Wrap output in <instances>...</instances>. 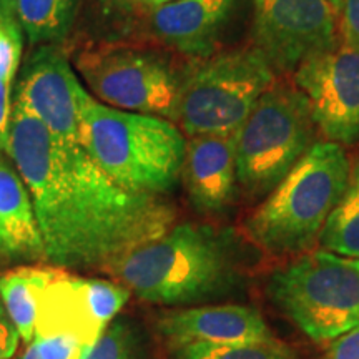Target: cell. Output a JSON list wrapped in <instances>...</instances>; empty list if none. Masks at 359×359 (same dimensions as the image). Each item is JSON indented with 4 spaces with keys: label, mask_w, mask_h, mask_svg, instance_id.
<instances>
[{
    "label": "cell",
    "mask_w": 359,
    "mask_h": 359,
    "mask_svg": "<svg viewBox=\"0 0 359 359\" xmlns=\"http://www.w3.org/2000/svg\"><path fill=\"white\" fill-rule=\"evenodd\" d=\"M6 151L32 196L45 259L103 269L173 226L158 198L123 188L77 142L62 140L13 97Z\"/></svg>",
    "instance_id": "cell-1"
},
{
    "label": "cell",
    "mask_w": 359,
    "mask_h": 359,
    "mask_svg": "<svg viewBox=\"0 0 359 359\" xmlns=\"http://www.w3.org/2000/svg\"><path fill=\"white\" fill-rule=\"evenodd\" d=\"M130 293L155 304H191L226 294L240 280L228 233L183 223L105 268Z\"/></svg>",
    "instance_id": "cell-2"
},
{
    "label": "cell",
    "mask_w": 359,
    "mask_h": 359,
    "mask_svg": "<svg viewBox=\"0 0 359 359\" xmlns=\"http://www.w3.org/2000/svg\"><path fill=\"white\" fill-rule=\"evenodd\" d=\"M79 143L127 190L161 195L182 177L187 140L161 116L118 110L90 97L80 111Z\"/></svg>",
    "instance_id": "cell-3"
},
{
    "label": "cell",
    "mask_w": 359,
    "mask_h": 359,
    "mask_svg": "<svg viewBox=\"0 0 359 359\" xmlns=\"http://www.w3.org/2000/svg\"><path fill=\"white\" fill-rule=\"evenodd\" d=\"M351 161L334 142H316L246 219L251 240L275 255L298 253L320 240L346 191Z\"/></svg>",
    "instance_id": "cell-4"
},
{
    "label": "cell",
    "mask_w": 359,
    "mask_h": 359,
    "mask_svg": "<svg viewBox=\"0 0 359 359\" xmlns=\"http://www.w3.org/2000/svg\"><path fill=\"white\" fill-rule=\"evenodd\" d=\"M314 130L303 93L273 83L233 135L238 185L251 200L269 195L316 143Z\"/></svg>",
    "instance_id": "cell-5"
},
{
    "label": "cell",
    "mask_w": 359,
    "mask_h": 359,
    "mask_svg": "<svg viewBox=\"0 0 359 359\" xmlns=\"http://www.w3.org/2000/svg\"><path fill=\"white\" fill-rule=\"evenodd\" d=\"M268 291L276 308L316 343L359 325V259L313 251L278 269Z\"/></svg>",
    "instance_id": "cell-6"
},
{
    "label": "cell",
    "mask_w": 359,
    "mask_h": 359,
    "mask_svg": "<svg viewBox=\"0 0 359 359\" xmlns=\"http://www.w3.org/2000/svg\"><path fill=\"white\" fill-rule=\"evenodd\" d=\"M275 70L257 47L201 62L182 80L178 120L190 137H233L275 83Z\"/></svg>",
    "instance_id": "cell-7"
},
{
    "label": "cell",
    "mask_w": 359,
    "mask_h": 359,
    "mask_svg": "<svg viewBox=\"0 0 359 359\" xmlns=\"http://www.w3.org/2000/svg\"><path fill=\"white\" fill-rule=\"evenodd\" d=\"M77 69L93 95L114 109L178 120L182 80L154 53L133 48L83 52Z\"/></svg>",
    "instance_id": "cell-8"
},
{
    "label": "cell",
    "mask_w": 359,
    "mask_h": 359,
    "mask_svg": "<svg viewBox=\"0 0 359 359\" xmlns=\"http://www.w3.org/2000/svg\"><path fill=\"white\" fill-rule=\"evenodd\" d=\"M316 130L327 142H359V47L343 37L309 57L294 72Z\"/></svg>",
    "instance_id": "cell-9"
},
{
    "label": "cell",
    "mask_w": 359,
    "mask_h": 359,
    "mask_svg": "<svg viewBox=\"0 0 359 359\" xmlns=\"http://www.w3.org/2000/svg\"><path fill=\"white\" fill-rule=\"evenodd\" d=\"M128 298L130 291L120 283L79 276L57 268L39 298L34 339L69 336L88 349Z\"/></svg>",
    "instance_id": "cell-10"
},
{
    "label": "cell",
    "mask_w": 359,
    "mask_h": 359,
    "mask_svg": "<svg viewBox=\"0 0 359 359\" xmlns=\"http://www.w3.org/2000/svg\"><path fill=\"white\" fill-rule=\"evenodd\" d=\"M255 47L271 69H296L338 39V8L327 0H253Z\"/></svg>",
    "instance_id": "cell-11"
},
{
    "label": "cell",
    "mask_w": 359,
    "mask_h": 359,
    "mask_svg": "<svg viewBox=\"0 0 359 359\" xmlns=\"http://www.w3.org/2000/svg\"><path fill=\"white\" fill-rule=\"evenodd\" d=\"M15 98L55 137L79 143L80 111L90 95L55 47L42 45L30 55Z\"/></svg>",
    "instance_id": "cell-12"
},
{
    "label": "cell",
    "mask_w": 359,
    "mask_h": 359,
    "mask_svg": "<svg viewBox=\"0 0 359 359\" xmlns=\"http://www.w3.org/2000/svg\"><path fill=\"white\" fill-rule=\"evenodd\" d=\"M158 330L170 348L187 344H245L275 339L258 309L240 304L185 308L163 313Z\"/></svg>",
    "instance_id": "cell-13"
},
{
    "label": "cell",
    "mask_w": 359,
    "mask_h": 359,
    "mask_svg": "<svg viewBox=\"0 0 359 359\" xmlns=\"http://www.w3.org/2000/svg\"><path fill=\"white\" fill-rule=\"evenodd\" d=\"M182 178L196 208L201 212L223 210L233 200L238 183L233 137H191L187 142Z\"/></svg>",
    "instance_id": "cell-14"
},
{
    "label": "cell",
    "mask_w": 359,
    "mask_h": 359,
    "mask_svg": "<svg viewBox=\"0 0 359 359\" xmlns=\"http://www.w3.org/2000/svg\"><path fill=\"white\" fill-rule=\"evenodd\" d=\"M235 6L236 0H172L155 8L154 29L180 52L208 55Z\"/></svg>",
    "instance_id": "cell-15"
},
{
    "label": "cell",
    "mask_w": 359,
    "mask_h": 359,
    "mask_svg": "<svg viewBox=\"0 0 359 359\" xmlns=\"http://www.w3.org/2000/svg\"><path fill=\"white\" fill-rule=\"evenodd\" d=\"M0 257L45 259L42 233L30 191L15 165L0 151Z\"/></svg>",
    "instance_id": "cell-16"
},
{
    "label": "cell",
    "mask_w": 359,
    "mask_h": 359,
    "mask_svg": "<svg viewBox=\"0 0 359 359\" xmlns=\"http://www.w3.org/2000/svg\"><path fill=\"white\" fill-rule=\"evenodd\" d=\"M57 268L20 266L0 275V299L24 343H32L39 298Z\"/></svg>",
    "instance_id": "cell-17"
},
{
    "label": "cell",
    "mask_w": 359,
    "mask_h": 359,
    "mask_svg": "<svg viewBox=\"0 0 359 359\" xmlns=\"http://www.w3.org/2000/svg\"><path fill=\"white\" fill-rule=\"evenodd\" d=\"M320 243L339 257L359 259V161L351 167L346 191L323 226Z\"/></svg>",
    "instance_id": "cell-18"
},
{
    "label": "cell",
    "mask_w": 359,
    "mask_h": 359,
    "mask_svg": "<svg viewBox=\"0 0 359 359\" xmlns=\"http://www.w3.org/2000/svg\"><path fill=\"white\" fill-rule=\"evenodd\" d=\"M79 0H17L15 17L32 43L52 45L67 37Z\"/></svg>",
    "instance_id": "cell-19"
},
{
    "label": "cell",
    "mask_w": 359,
    "mask_h": 359,
    "mask_svg": "<svg viewBox=\"0 0 359 359\" xmlns=\"http://www.w3.org/2000/svg\"><path fill=\"white\" fill-rule=\"evenodd\" d=\"M82 359H151L145 334L128 318H115Z\"/></svg>",
    "instance_id": "cell-20"
},
{
    "label": "cell",
    "mask_w": 359,
    "mask_h": 359,
    "mask_svg": "<svg viewBox=\"0 0 359 359\" xmlns=\"http://www.w3.org/2000/svg\"><path fill=\"white\" fill-rule=\"evenodd\" d=\"M20 34L13 20L0 15V151H6L12 111V83L19 69Z\"/></svg>",
    "instance_id": "cell-21"
},
{
    "label": "cell",
    "mask_w": 359,
    "mask_h": 359,
    "mask_svg": "<svg viewBox=\"0 0 359 359\" xmlns=\"http://www.w3.org/2000/svg\"><path fill=\"white\" fill-rule=\"evenodd\" d=\"M170 359H296L293 349L281 341L269 339L263 343L245 344H187L172 348Z\"/></svg>",
    "instance_id": "cell-22"
},
{
    "label": "cell",
    "mask_w": 359,
    "mask_h": 359,
    "mask_svg": "<svg viewBox=\"0 0 359 359\" xmlns=\"http://www.w3.org/2000/svg\"><path fill=\"white\" fill-rule=\"evenodd\" d=\"M32 344L42 359H82L88 351L77 339L69 336H50L34 339Z\"/></svg>",
    "instance_id": "cell-23"
},
{
    "label": "cell",
    "mask_w": 359,
    "mask_h": 359,
    "mask_svg": "<svg viewBox=\"0 0 359 359\" xmlns=\"http://www.w3.org/2000/svg\"><path fill=\"white\" fill-rule=\"evenodd\" d=\"M326 359H359V325L330 341Z\"/></svg>",
    "instance_id": "cell-24"
},
{
    "label": "cell",
    "mask_w": 359,
    "mask_h": 359,
    "mask_svg": "<svg viewBox=\"0 0 359 359\" xmlns=\"http://www.w3.org/2000/svg\"><path fill=\"white\" fill-rule=\"evenodd\" d=\"M20 343V334L0 299V359H11Z\"/></svg>",
    "instance_id": "cell-25"
},
{
    "label": "cell",
    "mask_w": 359,
    "mask_h": 359,
    "mask_svg": "<svg viewBox=\"0 0 359 359\" xmlns=\"http://www.w3.org/2000/svg\"><path fill=\"white\" fill-rule=\"evenodd\" d=\"M339 12L341 35L344 40L359 47V0H346Z\"/></svg>",
    "instance_id": "cell-26"
},
{
    "label": "cell",
    "mask_w": 359,
    "mask_h": 359,
    "mask_svg": "<svg viewBox=\"0 0 359 359\" xmlns=\"http://www.w3.org/2000/svg\"><path fill=\"white\" fill-rule=\"evenodd\" d=\"M15 6L17 0H0V15L12 20L15 15Z\"/></svg>",
    "instance_id": "cell-27"
},
{
    "label": "cell",
    "mask_w": 359,
    "mask_h": 359,
    "mask_svg": "<svg viewBox=\"0 0 359 359\" xmlns=\"http://www.w3.org/2000/svg\"><path fill=\"white\" fill-rule=\"evenodd\" d=\"M19 359H42V356H40V354L37 353V349H35V346L32 343L29 344V348L27 349H24V351H22V354H20V358Z\"/></svg>",
    "instance_id": "cell-28"
},
{
    "label": "cell",
    "mask_w": 359,
    "mask_h": 359,
    "mask_svg": "<svg viewBox=\"0 0 359 359\" xmlns=\"http://www.w3.org/2000/svg\"><path fill=\"white\" fill-rule=\"evenodd\" d=\"M143 2H148L151 4V6H161V4H167V2H172V0H143Z\"/></svg>",
    "instance_id": "cell-29"
},
{
    "label": "cell",
    "mask_w": 359,
    "mask_h": 359,
    "mask_svg": "<svg viewBox=\"0 0 359 359\" xmlns=\"http://www.w3.org/2000/svg\"><path fill=\"white\" fill-rule=\"evenodd\" d=\"M327 2H331L336 8H338V11H341V8H343L344 2H346V0H327Z\"/></svg>",
    "instance_id": "cell-30"
}]
</instances>
